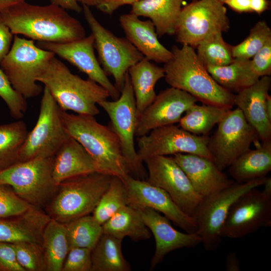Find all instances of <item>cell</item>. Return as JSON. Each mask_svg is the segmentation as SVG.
Instances as JSON below:
<instances>
[{
  "label": "cell",
  "mask_w": 271,
  "mask_h": 271,
  "mask_svg": "<svg viewBox=\"0 0 271 271\" xmlns=\"http://www.w3.org/2000/svg\"><path fill=\"white\" fill-rule=\"evenodd\" d=\"M220 2H221V3H222L223 4H224L225 2L227 1V0H219Z\"/></svg>",
  "instance_id": "cell-55"
},
{
  "label": "cell",
  "mask_w": 271,
  "mask_h": 271,
  "mask_svg": "<svg viewBox=\"0 0 271 271\" xmlns=\"http://www.w3.org/2000/svg\"><path fill=\"white\" fill-rule=\"evenodd\" d=\"M61 114L67 133L88 153L97 172L122 180L130 175L119 139L110 127L99 123L94 116L62 110Z\"/></svg>",
  "instance_id": "cell-2"
},
{
  "label": "cell",
  "mask_w": 271,
  "mask_h": 271,
  "mask_svg": "<svg viewBox=\"0 0 271 271\" xmlns=\"http://www.w3.org/2000/svg\"><path fill=\"white\" fill-rule=\"evenodd\" d=\"M173 157L194 189L203 198L227 187L234 182L211 159L191 154H177Z\"/></svg>",
  "instance_id": "cell-22"
},
{
  "label": "cell",
  "mask_w": 271,
  "mask_h": 271,
  "mask_svg": "<svg viewBox=\"0 0 271 271\" xmlns=\"http://www.w3.org/2000/svg\"><path fill=\"white\" fill-rule=\"evenodd\" d=\"M54 56L53 52L35 45L34 40L15 35L0 67L15 90L25 98H33L42 92L37 79Z\"/></svg>",
  "instance_id": "cell-7"
},
{
  "label": "cell",
  "mask_w": 271,
  "mask_h": 271,
  "mask_svg": "<svg viewBox=\"0 0 271 271\" xmlns=\"http://www.w3.org/2000/svg\"><path fill=\"white\" fill-rule=\"evenodd\" d=\"M0 16L13 34H21L32 40L67 43L86 37L79 21L52 4L40 6L24 1L4 10Z\"/></svg>",
  "instance_id": "cell-1"
},
{
  "label": "cell",
  "mask_w": 271,
  "mask_h": 271,
  "mask_svg": "<svg viewBox=\"0 0 271 271\" xmlns=\"http://www.w3.org/2000/svg\"><path fill=\"white\" fill-rule=\"evenodd\" d=\"M47 271H62L70 249L65 224L50 219L42 237Z\"/></svg>",
  "instance_id": "cell-31"
},
{
  "label": "cell",
  "mask_w": 271,
  "mask_h": 271,
  "mask_svg": "<svg viewBox=\"0 0 271 271\" xmlns=\"http://www.w3.org/2000/svg\"><path fill=\"white\" fill-rule=\"evenodd\" d=\"M32 207L19 197L10 186L0 184V219L20 215Z\"/></svg>",
  "instance_id": "cell-41"
},
{
  "label": "cell",
  "mask_w": 271,
  "mask_h": 271,
  "mask_svg": "<svg viewBox=\"0 0 271 271\" xmlns=\"http://www.w3.org/2000/svg\"><path fill=\"white\" fill-rule=\"evenodd\" d=\"M28 131L22 120L0 124V171L18 162L20 151Z\"/></svg>",
  "instance_id": "cell-34"
},
{
  "label": "cell",
  "mask_w": 271,
  "mask_h": 271,
  "mask_svg": "<svg viewBox=\"0 0 271 271\" xmlns=\"http://www.w3.org/2000/svg\"><path fill=\"white\" fill-rule=\"evenodd\" d=\"M257 188L243 193L231 205L221 228L222 238H242L271 226V197Z\"/></svg>",
  "instance_id": "cell-16"
},
{
  "label": "cell",
  "mask_w": 271,
  "mask_h": 271,
  "mask_svg": "<svg viewBox=\"0 0 271 271\" xmlns=\"http://www.w3.org/2000/svg\"><path fill=\"white\" fill-rule=\"evenodd\" d=\"M263 190L262 191L265 195L271 197V178L266 177L264 184Z\"/></svg>",
  "instance_id": "cell-53"
},
{
  "label": "cell",
  "mask_w": 271,
  "mask_h": 271,
  "mask_svg": "<svg viewBox=\"0 0 271 271\" xmlns=\"http://www.w3.org/2000/svg\"><path fill=\"white\" fill-rule=\"evenodd\" d=\"M91 250L83 247L69 249L62 271H91Z\"/></svg>",
  "instance_id": "cell-42"
},
{
  "label": "cell",
  "mask_w": 271,
  "mask_h": 271,
  "mask_svg": "<svg viewBox=\"0 0 271 271\" xmlns=\"http://www.w3.org/2000/svg\"><path fill=\"white\" fill-rule=\"evenodd\" d=\"M122 181L126 190L127 205L138 209L150 208L163 213L186 232H197L194 217L182 211L164 190L130 175Z\"/></svg>",
  "instance_id": "cell-17"
},
{
  "label": "cell",
  "mask_w": 271,
  "mask_h": 271,
  "mask_svg": "<svg viewBox=\"0 0 271 271\" xmlns=\"http://www.w3.org/2000/svg\"><path fill=\"white\" fill-rule=\"evenodd\" d=\"M102 233L122 240L129 237L134 241L151 238L152 233L145 223L139 209L126 205L102 225Z\"/></svg>",
  "instance_id": "cell-29"
},
{
  "label": "cell",
  "mask_w": 271,
  "mask_h": 271,
  "mask_svg": "<svg viewBox=\"0 0 271 271\" xmlns=\"http://www.w3.org/2000/svg\"><path fill=\"white\" fill-rule=\"evenodd\" d=\"M53 157H37L0 171V184L10 186L22 199L45 210L58 185L53 176Z\"/></svg>",
  "instance_id": "cell-6"
},
{
  "label": "cell",
  "mask_w": 271,
  "mask_h": 271,
  "mask_svg": "<svg viewBox=\"0 0 271 271\" xmlns=\"http://www.w3.org/2000/svg\"><path fill=\"white\" fill-rule=\"evenodd\" d=\"M231 176L238 183L266 177L271 170V141L261 142L237 158L228 167Z\"/></svg>",
  "instance_id": "cell-27"
},
{
  "label": "cell",
  "mask_w": 271,
  "mask_h": 271,
  "mask_svg": "<svg viewBox=\"0 0 271 271\" xmlns=\"http://www.w3.org/2000/svg\"><path fill=\"white\" fill-rule=\"evenodd\" d=\"M0 271H25L18 261L12 243L0 242Z\"/></svg>",
  "instance_id": "cell-44"
},
{
  "label": "cell",
  "mask_w": 271,
  "mask_h": 271,
  "mask_svg": "<svg viewBox=\"0 0 271 271\" xmlns=\"http://www.w3.org/2000/svg\"><path fill=\"white\" fill-rule=\"evenodd\" d=\"M61 109L45 87L36 124L28 132L20 151L18 162L37 157H53L69 136L64 127Z\"/></svg>",
  "instance_id": "cell-11"
},
{
  "label": "cell",
  "mask_w": 271,
  "mask_h": 271,
  "mask_svg": "<svg viewBox=\"0 0 271 271\" xmlns=\"http://www.w3.org/2000/svg\"><path fill=\"white\" fill-rule=\"evenodd\" d=\"M106 0H77L78 3L81 4L83 6L87 7H97Z\"/></svg>",
  "instance_id": "cell-52"
},
{
  "label": "cell",
  "mask_w": 271,
  "mask_h": 271,
  "mask_svg": "<svg viewBox=\"0 0 271 271\" xmlns=\"http://www.w3.org/2000/svg\"><path fill=\"white\" fill-rule=\"evenodd\" d=\"M111 177L95 172L61 182L45 211L51 219L63 224L89 215L107 189Z\"/></svg>",
  "instance_id": "cell-5"
},
{
  "label": "cell",
  "mask_w": 271,
  "mask_h": 271,
  "mask_svg": "<svg viewBox=\"0 0 271 271\" xmlns=\"http://www.w3.org/2000/svg\"><path fill=\"white\" fill-rule=\"evenodd\" d=\"M217 124L209 137L208 148L213 162L222 171L250 149L252 143H258L259 138L237 107L229 109Z\"/></svg>",
  "instance_id": "cell-13"
},
{
  "label": "cell",
  "mask_w": 271,
  "mask_h": 271,
  "mask_svg": "<svg viewBox=\"0 0 271 271\" xmlns=\"http://www.w3.org/2000/svg\"><path fill=\"white\" fill-rule=\"evenodd\" d=\"M266 110L268 118L271 120V96L269 95L266 101Z\"/></svg>",
  "instance_id": "cell-54"
},
{
  "label": "cell",
  "mask_w": 271,
  "mask_h": 271,
  "mask_svg": "<svg viewBox=\"0 0 271 271\" xmlns=\"http://www.w3.org/2000/svg\"><path fill=\"white\" fill-rule=\"evenodd\" d=\"M172 57L163 67L166 82L189 93L202 103L227 109L234 105V94L212 78L199 60L195 49L183 44L174 46Z\"/></svg>",
  "instance_id": "cell-3"
},
{
  "label": "cell",
  "mask_w": 271,
  "mask_h": 271,
  "mask_svg": "<svg viewBox=\"0 0 271 271\" xmlns=\"http://www.w3.org/2000/svg\"><path fill=\"white\" fill-rule=\"evenodd\" d=\"M226 8L219 0H194L182 7L174 35L177 42L194 49L204 40L229 29Z\"/></svg>",
  "instance_id": "cell-12"
},
{
  "label": "cell",
  "mask_w": 271,
  "mask_h": 271,
  "mask_svg": "<svg viewBox=\"0 0 271 271\" xmlns=\"http://www.w3.org/2000/svg\"><path fill=\"white\" fill-rule=\"evenodd\" d=\"M147 167V181L164 190L179 208L192 216L203 199L173 157L156 156L143 161Z\"/></svg>",
  "instance_id": "cell-15"
},
{
  "label": "cell",
  "mask_w": 271,
  "mask_h": 271,
  "mask_svg": "<svg viewBox=\"0 0 271 271\" xmlns=\"http://www.w3.org/2000/svg\"><path fill=\"white\" fill-rule=\"evenodd\" d=\"M206 68L218 84L231 93L239 92L260 78L252 70L250 59L234 58L228 65Z\"/></svg>",
  "instance_id": "cell-30"
},
{
  "label": "cell",
  "mask_w": 271,
  "mask_h": 271,
  "mask_svg": "<svg viewBox=\"0 0 271 271\" xmlns=\"http://www.w3.org/2000/svg\"><path fill=\"white\" fill-rule=\"evenodd\" d=\"M37 46L53 52L75 66L104 88L114 99L119 97L120 92L109 80L95 55L94 37L91 34L69 42H39Z\"/></svg>",
  "instance_id": "cell-18"
},
{
  "label": "cell",
  "mask_w": 271,
  "mask_h": 271,
  "mask_svg": "<svg viewBox=\"0 0 271 271\" xmlns=\"http://www.w3.org/2000/svg\"><path fill=\"white\" fill-rule=\"evenodd\" d=\"M13 245L18 261L25 271H47L45 255L41 244L21 242L14 243Z\"/></svg>",
  "instance_id": "cell-39"
},
{
  "label": "cell",
  "mask_w": 271,
  "mask_h": 271,
  "mask_svg": "<svg viewBox=\"0 0 271 271\" xmlns=\"http://www.w3.org/2000/svg\"><path fill=\"white\" fill-rule=\"evenodd\" d=\"M197 101L187 92L173 87L161 91L138 117L136 136L140 137L158 127L179 122L183 114Z\"/></svg>",
  "instance_id": "cell-19"
},
{
  "label": "cell",
  "mask_w": 271,
  "mask_h": 271,
  "mask_svg": "<svg viewBox=\"0 0 271 271\" xmlns=\"http://www.w3.org/2000/svg\"><path fill=\"white\" fill-rule=\"evenodd\" d=\"M230 109L216 105L196 103L191 106L180 118L179 126L184 130L199 136L208 133L223 118Z\"/></svg>",
  "instance_id": "cell-33"
},
{
  "label": "cell",
  "mask_w": 271,
  "mask_h": 271,
  "mask_svg": "<svg viewBox=\"0 0 271 271\" xmlns=\"http://www.w3.org/2000/svg\"><path fill=\"white\" fill-rule=\"evenodd\" d=\"M225 268L227 271H239L240 262L235 252H229L225 258Z\"/></svg>",
  "instance_id": "cell-49"
},
{
  "label": "cell",
  "mask_w": 271,
  "mask_h": 271,
  "mask_svg": "<svg viewBox=\"0 0 271 271\" xmlns=\"http://www.w3.org/2000/svg\"><path fill=\"white\" fill-rule=\"evenodd\" d=\"M122 240L102 233L91 250V271H130L121 249Z\"/></svg>",
  "instance_id": "cell-32"
},
{
  "label": "cell",
  "mask_w": 271,
  "mask_h": 271,
  "mask_svg": "<svg viewBox=\"0 0 271 271\" xmlns=\"http://www.w3.org/2000/svg\"><path fill=\"white\" fill-rule=\"evenodd\" d=\"M269 3L267 0H250V7L252 12L258 14L265 11L268 8Z\"/></svg>",
  "instance_id": "cell-50"
},
{
  "label": "cell",
  "mask_w": 271,
  "mask_h": 271,
  "mask_svg": "<svg viewBox=\"0 0 271 271\" xmlns=\"http://www.w3.org/2000/svg\"><path fill=\"white\" fill-rule=\"evenodd\" d=\"M232 47L225 41L222 33L218 32L202 41L196 47V52L205 67L221 66L233 61Z\"/></svg>",
  "instance_id": "cell-36"
},
{
  "label": "cell",
  "mask_w": 271,
  "mask_h": 271,
  "mask_svg": "<svg viewBox=\"0 0 271 271\" xmlns=\"http://www.w3.org/2000/svg\"><path fill=\"white\" fill-rule=\"evenodd\" d=\"M142 217L155 239L156 248L151 260L150 270L161 263L170 252L183 248H191L202 243L196 233H183L175 229L170 220L150 208L139 209Z\"/></svg>",
  "instance_id": "cell-20"
},
{
  "label": "cell",
  "mask_w": 271,
  "mask_h": 271,
  "mask_svg": "<svg viewBox=\"0 0 271 271\" xmlns=\"http://www.w3.org/2000/svg\"><path fill=\"white\" fill-rule=\"evenodd\" d=\"M147 58L142 60L128 70L136 101L138 118L156 97L155 87L165 77L163 67L157 66Z\"/></svg>",
  "instance_id": "cell-28"
},
{
  "label": "cell",
  "mask_w": 271,
  "mask_h": 271,
  "mask_svg": "<svg viewBox=\"0 0 271 271\" xmlns=\"http://www.w3.org/2000/svg\"><path fill=\"white\" fill-rule=\"evenodd\" d=\"M13 34L0 16V63L9 51Z\"/></svg>",
  "instance_id": "cell-45"
},
{
  "label": "cell",
  "mask_w": 271,
  "mask_h": 271,
  "mask_svg": "<svg viewBox=\"0 0 271 271\" xmlns=\"http://www.w3.org/2000/svg\"><path fill=\"white\" fill-rule=\"evenodd\" d=\"M139 18L130 13L119 17V24L126 39L144 57L157 63H166L172 57L171 50L159 41L152 22Z\"/></svg>",
  "instance_id": "cell-23"
},
{
  "label": "cell",
  "mask_w": 271,
  "mask_h": 271,
  "mask_svg": "<svg viewBox=\"0 0 271 271\" xmlns=\"http://www.w3.org/2000/svg\"><path fill=\"white\" fill-rule=\"evenodd\" d=\"M0 97L7 104L11 116L21 119L27 110L26 98L13 87L0 67Z\"/></svg>",
  "instance_id": "cell-40"
},
{
  "label": "cell",
  "mask_w": 271,
  "mask_h": 271,
  "mask_svg": "<svg viewBox=\"0 0 271 271\" xmlns=\"http://www.w3.org/2000/svg\"><path fill=\"white\" fill-rule=\"evenodd\" d=\"M108 115L110 127L118 137L123 156L134 178L145 180L146 173L136 150L134 137L138 122L135 98L128 72L119 97L98 104Z\"/></svg>",
  "instance_id": "cell-10"
},
{
  "label": "cell",
  "mask_w": 271,
  "mask_h": 271,
  "mask_svg": "<svg viewBox=\"0 0 271 271\" xmlns=\"http://www.w3.org/2000/svg\"><path fill=\"white\" fill-rule=\"evenodd\" d=\"M65 225L70 249L83 247L92 250L102 233V225L89 214Z\"/></svg>",
  "instance_id": "cell-35"
},
{
  "label": "cell",
  "mask_w": 271,
  "mask_h": 271,
  "mask_svg": "<svg viewBox=\"0 0 271 271\" xmlns=\"http://www.w3.org/2000/svg\"><path fill=\"white\" fill-rule=\"evenodd\" d=\"M184 0H141L131 5L130 13L150 19L159 37L175 34Z\"/></svg>",
  "instance_id": "cell-26"
},
{
  "label": "cell",
  "mask_w": 271,
  "mask_h": 271,
  "mask_svg": "<svg viewBox=\"0 0 271 271\" xmlns=\"http://www.w3.org/2000/svg\"><path fill=\"white\" fill-rule=\"evenodd\" d=\"M25 0H0V13L9 8Z\"/></svg>",
  "instance_id": "cell-51"
},
{
  "label": "cell",
  "mask_w": 271,
  "mask_h": 271,
  "mask_svg": "<svg viewBox=\"0 0 271 271\" xmlns=\"http://www.w3.org/2000/svg\"><path fill=\"white\" fill-rule=\"evenodd\" d=\"M126 205V193L124 183L120 178L112 176L107 189L92 212V216L102 225L117 210Z\"/></svg>",
  "instance_id": "cell-37"
},
{
  "label": "cell",
  "mask_w": 271,
  "mask_h": 271,
  "mask_svg": "<svg viewBox=\"0 0 271 271\" xmlns=\"http://www.w3.org/2000/svg\"><path fill=\"white\" fill-rule=\"evenodd\" d=\"M85 19L94 37L98 61L107 75L112 76L121 92L128 69L144 57L126 38L119 37L104 28L89 7L83 6Z\"/></svg>",
  "instance_id": "cell-8"
},
{
  "label": "cell",
  "mask_w": 271,
  "mask_h": 271,
  "mask_svg": "<svg viewBox=\"0 0 271 271\" xmlns=\"http://www.w3.org/2000/svg\"><path fill=\"white\" fill-rule=\"evenodd\" d=\"M209 140L208 136L196 135L179 126L171 124L137 137V152L143 163L151 157L177 154H194L212 160L208 148Z\"/></svg>",
  "instance_id": "cell-14"
},
{
  "label": "cell",
  "mask_w": 271,
  "mask_h": 271,
  "mask_svg": "<svg viewBox=\"0 0 271 271\" xmlns=\"http://www.w3.org/2000/svg\"><path fill=\"white\" fill-rule=\"evenodd\" d=\"M251 68L259 78L271 74V41L267 43L250 59Z\"/></svg>",
  "instance_id": "cell-43"
},
{
  "label": "cell",
  "mask_w": 271,
  "mask_h": 271,
  "mask_svg": "<svg viewBox=\"0 0 271 271\" xmlns=\"http://www.w3.org/2000/svg\"><path fill=\"white\" fill-rule=\"evenodd\" d=\"M52 4L58 6L64 9L71 10L77 13L82 11L77 0H50Z\"/></svg>",
  "instance_id": "cell-48"
},
{
  "label": "cell",
  "mask_w": 271,
  "mask_h": 271,
  "mask_svg": "<svg viewBox=\"0 0 271 271\" xmlns=\"http://www.w3.org/2000/svg\"><path fill=\"white\" fill-rule=\"evenodd\" d=\"M96 172L95 164L82 145L71 137L64 142L53 158V176L56 183Z\"/></svg>",
  "instance_id": "cell-25"
},
{
  "label": "cell",
  "mask_w": 271,
  "mask_h": 271,
  "mask_svg": "<svg viewBox=\"0 0 271 271\" xmlns=\"http://www.w3.org/2000/svg\"><path fill=\"white\" fill-rule=\"evenodd\" d=\"M271 41V29L266 22L260 21L250 29L248 36L239 44L232 46L234 58L250 59Z\"/></svg>",
  "instance_id": "cell-38"
},
{
  "label": "cell",
  "mask_w": 271,
  "mask_h": 271,
  "mask_svg": "<svg viewBox=\"0 0 271 271\" xmlns=\"http://www.w3.org/2000/svg\"><path fill=\"white\" fill-rule=\"evenodd\" d=\"M141 0H106L96 8L101 12L111 15L119 8L126 5H132Z\"/></svg>",
  "instance_id": "cell-46"
},
{
  "label": "cell",
  "mask_w": 271,
  "mask_h": 271,
  "mask_svg": "<svg viewBox=\"0 0 271 271\" xmlns=\"http://www.w3.org/2000/svg\"><path fill=\"white\" fill-rule=\"evenodd\" d=\"M266 177L246 183L234 182L227 187L203 198L193 217L204 248L208 251L220 245L221 231L228 212L233 203L250 189L262 186Z\"/></svg>",
  "instance_id": "cell-9"
},
{
  "label": "cell",
  "mask_w": 271,
  "mask_h": 271,
  "mask_svg": "<svg viewBox=\"0 0 271 271\" xmlns=\"http://www.w3.org/2000/svg\"><path fill=\"white\" fill-rule=\"evenodd\" d=\"M193 1H194V0H193Z\"/></svg>",
  "instance_id": "cell-56"
},
{
  "label": "cell",
  "mask_w": 271,
  "mask_h": 271,
  "mask_svg": "<svg viewBox=\"0 0 271 271\" xmlns=\"http://www.w3.org/2000/svg\"><path fill=\"white\" fill-rule=\"evenodd\" d=\"M270 84V76H263L253 84L234 94V105L241 110L261 142L271 141V120L266 110Z\"/></svg>",
  "instance_id": "cell-21"
},
{
  "label": "cell",
  "mask_w": 271,
  "mask_h": 271,
  "mask_svg": "<svg viewBox=\"0 0 271 271\" xmlns=\"http://www.w3.org/2000/svg\"><path fill=\"white\" fill-rule=\"evenodd\" d=\"M224 4L238 13L251 12L250 0H227Z\"/></svg>",
  "instance_id": "cell-47"
},
{
  "label": "cell",
  "mask_w": 271,
  "mask_h": 271,
  "mask_svg": "<svg viewBox=\"0 0 271 271\" xmlns=\"http://www.w3.org/2000/svg\"><path fill=\"white\" fill-rule=\"evenodd\" d=\"M37 80L48 88L62 110H71L78 114L97 115L100 111L97 105L110 96L95 81L73 74L55 56Z\"/></svg>",
  "instance_id": "cell-4"
},
{
  "label": "cell",
  "mask_w": 271,
  "mask_h": 271,
  "mask_svg": "<svg viewBox=\"0 0 271 271\" xmlns=\"http://www.w3.org/2000/svg\"><path fill=\"white\" fill-rule=\"evenodd\" d=\"M44 210L32 207L17 216L0 219V242L41 244L44 229L50 220Z\"/></svg>",
  "instance_id": "cell-24"
}]
</instances>
